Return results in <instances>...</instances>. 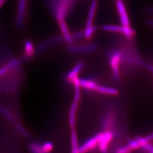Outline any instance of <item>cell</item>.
Listing matches in <instances>:
<instances>
[{"label":"cell","instance_id":"cell-1","mask_svg":"<svg viewBox=\"0 0 153 153\" xmlns=\"http://www.w3.org/2000/svg\"><path fill=\"white\" fill-rule=\"evenodd\" d=\"M108 94L107 90L86 84L76 87L70 117L73 148H92L109 134L115 117Z\"/></svg>","mask_w":153,"mask_h":153},{"label":"cell","instance_id":"cell-2","mask_svg":"<svg viewBox=\"0 0 153 153\" xmlns=\"http://www.w3.org/2000/svg\"><path fill=\"white\" fill-rule=\"evenodd\" d=\"M123 112L127 126L142 135H153V76L134 69L123 81Z\"/></svg>","mask_w":153,"mask_h":153},{"label":"cell","instance_id":"cell-3","mask_svg":"<svg viewBox=\"0 0 153 153\" xmlns=\"http://www.w3.org/2000/svg\"><path fill=\"white\" fill-rule=\"evenodd\" d=\"M116 5L120 18L121 25L124 27H131L129 16L123 0H116Z\"/></svg>","mask_w":153,"mask_h":153},{"label":"cell","instance_id":"cell-4","mask_svg":"<svg viewBox=\"0 0 153 153\" xmlns=\"http://www.w3.org/2000/svg\"><path fill=\"white\" fill-rule=\"evenodd\" d=\"M27 0H19L17 11V23L21 25L25 20Z\"/></svg>","mask_w":153,"mask_h":153},{"label":"cell","instance_id":"cell-5","mask_svg":"<svg viewBox=\"0 0 153 153\" xmlns=\"http://www.w3.org/2000/svg\"><path fill=\"white\" fill-rule=\"evenodd\" d=\"M6 0H0V8L1 6L4 5V4Z\"/></svg>","mask_w":153,"mask_h":153}]
</instances>
